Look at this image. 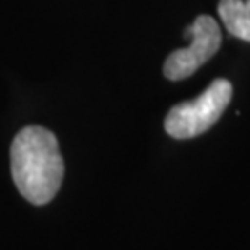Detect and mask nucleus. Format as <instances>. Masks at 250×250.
<instances>
[{"label": "nucleus", "mask_w": 250, "mask_h": 250, "mask_svg": "<svg viewBox=\"0 0 250 250\" xmlns=\"http://www.w3.org/2000/svg\"><path fill=\"white\" fill-rule=\"evenodd\" d=\"M232 93V83L228 80H213L197 99L170 107L165 117V132L174 139H191L208 132L230 104Z\"/></svg>", "instance_id": "obj_2"}, {"label": "nucleus", "mask_w": 250, "mask_h": 250, "mask_svg": "<svg viewBox=\"0 0 250 250\" xmlns=\"http://www.w3.org/2000/svg\"><path fill=\"white\" fill-rule=\"evenodd\" d=\"M63 158L56 135L43 126L22 128L11 143V174L28 202H50L63 182Z\"/></svg>", "instance_id": "obj_1"}, {"label": "nucleus", "mask_w": 250, "mask_h": 250, "mask_svg": "<svg viewBox=\"0 0 250 250\" xmlns=\"http://www.w3.org/2000/svg\"><path fill=\"white\" fill-rule=\"evenodd\" d=\"M219 15L233 37L250 43V0H221Z\"/></svg>", "instance_id": "obj_4"}, {"label": "nucleus", "mask_w": 250, "mask_h": 250, "mask_svg": "<svg viewBox=\"0 0 250 250\" xmlns=\"http://www.w3.org/2000/svg\"><path fill=\"white\" fill-rule=\"evenodd\" d=\"M186 37H191V45L174 50L163 65V74L167 80L180 82L195 74L200 65L209 62L217 50L221 48L223 37L217 21L209 15H198L191 26L184 32Z\"/></svg>", "instance_id": "obj_3"}]
</instances>
